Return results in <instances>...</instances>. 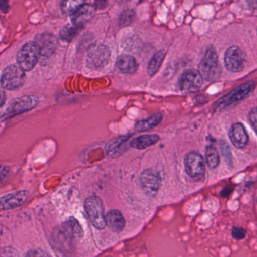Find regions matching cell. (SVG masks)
I'll return each instance as SVG.
<instances>
[{
    "instance_id": "obj_11",
    "label": "cell",
    "mask_w": 257,
    "mask_h": 257,
    "mask_svg": "<svg viewBox=\"0 0 257 257\" xmlns=\"http://www.w3.org/2000/svg\"><path fill=\"white\" fill-rule=\"evenodd\" d=\"M140 184L142 190L147 196L153 197L161 188V178L156 171L146 169L140 174Z\"/></svg>"
},
{
    "instance_id": "obj_19",
    "label": "cell",
    "mask_w": 257,
    "mask_h": 257,
    "mask_svg": "<svg viewBox=\"0 0 257 257\" xmlns=\"http://www.w3.org/2000/svg\"><path fill=\"white\" fill-rule=\"evenodd\" d=\"M162 120L163 115L161 113H156L145 120L139 121L135 125V130L137 132L148 131V130L156 127Z\"/></svg>"
},
{
    "instance_id": "obj_22",
    "label": "cell",
    "mask_w": 257,
    "mask_h": 257,
    "mask_svg": "<svg viewBox=\"0 0 257 257\" xmlns=\"http://www.w3.org/2000/svg\"><path fill=\"white\" fill-rule=\"evenodd\" d=\"M205 157H206L207 163L211 169H216L220 164V154L217 148L214 147L207 146L205 149Z\"/></svg>"
},
{
    "instance_id": "obj_23",
    "label": "cell",
    "mask_w": 257,
    "mask_h": 257,
    "mask_svg": "<svg viewBox=\"0 0 257 257\" xmlns=\"http://www.w3.org/2000/svg\"><path fill=\"white\" fill-rule=\"evenodd\" d=\"M81 29H82L81 27H76V26H73V27H65L60 33V38L63 40L70 42L76 36V35L78 34V32Z\"/></svg>"
},
{
    "instance_id": "obj_16",
    "label": "cell",
    "mask_w": 257,
    "mask_h": 257,
    "mask_svg": "<svg viewBox=\"0 0 257 257\" xmlns=\"http://www.w3.org/2000/svg\"><path fill=\"white\" fill-rule=\"evenodd\" d=\"M106 220L107 226L113 232H121L125 228V220L119 210H110L106 216Z\"/></svg>"
},
{
    "instance_id": "obj_7",
    "label": "cell",
    "mask_w": 257,
    "mask_h": 257,
    "mask_svg": "<svg viewBox=\"0 0 257 257\" xmlns=\"http://www.w3.org/2000/svg\"><path fill=\"white\" fill-rule=\"evenodd\" d=\"M25 81L24 71L17 65H9L5 68L1 75V85L7 90H15L22 87Z\"/></svg>"
},
{
    "instance_id": "obj_3",
    "label": "cell",
    "mask_w": 257,
    "mask_h": 257,
    "mask_svg": "<svg viewBox=\"0 0 257 257\" xmlns=\"http://www.w3.org/2000/svg\"><path fill=\"white\" fill-rule=\"evenodd\" d=\"M39 98L34 95L24 96L22 97L15 99L13 102L9 104L4 112L2 114L1 120H8L15 116L19 115L24 112L31 111L36 108L39 104Z\"/></svg>"
},
{
    "instance_id": "obj_21",
    "label": "cell",
    "mask_w": 257,
    "mask_h": 257,
    "mask_svg": "<svg viewBox=\"0 0 257 257\" xmlns=\"http://www.w3.org/2000/svg\"><path fill=\"white\" fill-rule=\"evenodd\" d=\"M84 3L85 0H62L60 9L64 15H72L84 6Z\"/></svg>"
},
{
    "instance_id": "obj_24",
    "label": "cell",
    "mask_w": 257,
    "mask_h": 257,
    "mask_svg": "<svg viewBox=\"0 0 257 257\" xmlns=\"http://www.w3.org/2000/svg\"><path fill=\"white\" fill-rule=\"evenodd\" d=\"M134 18H135V12L134 11L131 9L124 11L119 18V24L122 27L129 25L134 21Z\"/></svg>"
},
{
    "instance_id": "obj_28",
    "label": "cell",
    "mask_w": 257,
    "mask_h": 257,
    "mask_svg": "<svg viewBox=\"0 0 257 257\" xmlns=\"http://www.w3.org/2000/svg\"><path fill=\"white\" fill-rule=\"evenodd\" d=\"M95 7L102 9L103 6L107 5V0H95Z\"/></svg>"
},
{
    "instance_id": "obj_25",
    "label": "cell",
    "mask_w": 257,
    "mask_h": 257,
    "mask_svg": "<svg viewBox=\"0 0 257 257\" xmlns=\"http://www.w3.org/2000/svg\"><path fill=\"white\" fill-rule=\"evenodd\" d=\"M246 230L241 227H234L232 231V236L237 240H241L245 238Z\"/></svg>"
},
{
    "instance_id": "obj_26",
    "label": "cell",
    "mask_w": 257,
    "mask_h": 257,
    "mask_svg": "<svg viewBox=\"0 0 257 257\" xmlns=\"http://www.w3.org/2000/svg\"><path fill=\"white\" fill-rule=\"evenodd\" d=\"M26 257H51V256L45 250L34 249V250H30L26 255Z\"/></svg>"
},
{
    "instance_id": "obj_12",
    "label": "cell",
    "mask_w": 257,
    "mask_h": 257,
    "mask_svg": "<svg viewBox=\"0 0 257 257\" xmlns=\"http://www.w3.org/2000/svg\"><path fill=\"white\" fill-rule=\"evenodd\" d=\"M28 191L21 190V191L15 192V193H9L1 198V209L5 210L14 209L24 205L28 199Z\"/></svg>"
},
{
    "instance_id": "obj_20",
    "label": "cell",
    "mask_w": 257,
    "mask_h": 257,
    "mask_svg": "<svg viewBox=\"0 0 257 257\" xmlns=\"http://www.w3.org/2000/svg\"><path fill=\"white\" fill-rule=\"evenodd\" d=\"M165 56L166 51L164 50H161L152 57L147 67V72L149 76H153L159 70L160 67L165 58Z\"/></svg>"
},
{
    "instance_id": "obj_10",
    "label": "cell",
    "mask_w": 257,
    "mask_h": 257,
    "mask_svg": "<svg viewBox=\"0 0 257 257\" xmlns=\"http://www.w3.org/2000/svg\"><path fill=\"white\" fill-rule=\"evenodd\" d=\"M202 78L199 71L188 69L180 78L179 88L184 93H193L199 91L203 84Z\"/></svg>"
},
{
    "instance_id": "obj_27",
    "label": "cell",
    "mask_w": 257,
    "mask_h": 257,
    "mask_svg": "<svg viewBox=\"0 0 257 257\" xmlns=\"http://www.w3.org/2000/svg\"><path fill=\"white\" fill-rule=\"evenodd\" d=\"M249 120L251 123L252 126L256 130L257 133V107L253 108L249 113Z\"/></svg>"
},
{
    "instance_id": "obj_13",
    "label": "cell",
    "mask_w": 257,
    "mask_h": 257,
    "mask_svg": "<svg viewBox=\"0 0 257 257\" xmlns=\"http://www.w3.org/2000/svg\"><path fill=\"white\" fill-rule=\"evenodd\" d=\"M35 42L39 47L41 56L43 57H49L55 51L57 39L51 33H42L36 36Z\"/></svg>"
},
{
    "instance_id": "obj_8",
    "label": "cell",
    "mask_w": 257,
    "mask_h": 257,
    "mask_svg": "<svg viewBox=\"0 0 257 257\" xmlns=\"http://www.w3.org/2000/svg\"><path fill=\"white\" fill-rule=\"evenodd\" d=\"M184 168L187 175L194 181H200L205 176V160L197 151H191L186 155Z\"/></svg>"
},
{
    "instance_id": "obj_9",
    "label": "cell",
    "mask_w": 257,
    "mask_h": 257,
    "mask_svg": "<svg viewBox=\"0 0 257 257\" xmlns=\"http://www.w3.org/2000/svg\"><path fill=\"white\" fill-rule=\"evenodd\" d=\"M224 63L225 66L229 72L234 73L241 72L245 66V54L239 47H230L225 54Z\"/></svg>"
},
{
    "instance_id": "obj_29",
    "label": "cell",
    "mask_w": 257,
    "mask_h": 257,
    "mask_svg": "<svg viewBox=\"0 0 257 257\" xmlns=\"http://www.w3.org/2000/svg\"><path fill=\"white\" fill-rule=\"evenodd\" d=\"M2 10L3 12H7L9 10V4H8V0H1Z\"/></svg>"
},
{
    "instance_id": "obj_15",
    "label": "cell",
    "mask_w": 257,
    "mask_h": 257,
    "mask_svg": "<svg viewBox=\"0 0 257 257\" xmlns=\"http://www.w3.org/2000/svg\"><path fill=\"white\" fill-rule=\"evenodd\" d=\"M96 7L90 4H84L76 12L72 15V22L74 26L83 28L84 24L88 22L95 15Z\"/></svg>"
},
{
    "instance_id": "obj_14",
    "label": "cell",
    "mask_w": 257,
    "mask_h": 257,
    "mask_svg": "<svg viewBox=\"0 0 257 257\" xmlns=\"http://www.w3.org/2000/svg\"><path fill=\"white\" fill-rule=\"evenodd\" d=\"M229 136L234 146L238 149L244 148L249 142L247 130L241 123H235L232 125Z\"/></svg>"
},
{
    "instance_id": "obj_6",
    "label": "cell",
    "mask_w": 257,
    "mask_h": 257,
    "mask_svg": "<svg viewBox=\"0 0 257 257\" xmlns=\"http://www.w3.org/2000/svg\"><path fill=\"white\" fill-rule=\"evenodd\" d=\"M110 56L111 53L107 45L95 43L88 49L86 61L88 66L92 69H103L110 62Z\"/></svg>"
},
{
    "instance_id": "obj_1",
    "label": "cell",
    "mask_w": 257,
    "mask_h": 257,
    "mask_svg": "<svg viewBox=\"0 0 257 257\" xmlns=\"http://www.w3.org/2000/svg\"><path fill=\"white\" fill-rule=\"evenodd\" d=\"M84 210L94 227L104 229L107 226V220L104 214V207L102 200L98 196H89L84 201Z\"/></svg>"
},
{
    "instance_id": "obj_5",
    "label": "cell",
    "mask_w": 257,
    "mask_h": 257,
    "mask_svg": "<svg viewBox=\"0 0 257 257\" xmlns=\"http://www.w3.org/2000/svg\"><path fill=\"white\" fill-rule=\"evenodd\" d=\"M255 87H256V84L252 81L241 84L239 87L234 89L232 91L229 92L221 99H219L215 103L216 108L219 110L224 109L230 105L244 100L253 93Z\"/></svg>"
},
{
    "instance_id": "obj_2",
    "label": "cell",
    "mask_w": 257,
    "mask_h": 257,
    "mask_svg": "<svg viewBox=\"0 0 257 257\" xmlns=\"http://www.w3.org/2000/svg\"><path fill=\"white\" fill-rule=\"evenodd\" d=\"M199 73L203 79L211 81L218 77L220 72L219 58L217 51L213 47H209L205 51L199 65Z\"/></svg>"
},
{
    "instance_id": "obj_4",
    "label": "cell",
    "mask_w": 257,
    "mask_h": 257,
    "mask_svg": "<svg viewBox=\"0 0 257 257\" xmlns=\"http://www.w3.org/2000/svg\"><path fill=\"white\" fill-rule=\"evenodd\" d=\"M40 57V49L37 44L35 42H29L18 51L17 62L24 72H29L37 64Z\"/></svg>"
},
{
    "instance_id": "obj_17",
    "label": "cell",
    "mask_w": 257,
    "mask_h": 257,
    "mask_svg": "<svg viewBox=\"0 0 257 257\" xmlns=\"http://www.w3.org/2000/svg\"><path fill=\"white\" fill-rule=\"evenodd\" d=\"M119 72L127 75H132L135 73L138 69V64L135 58L132 56L124 54L118 58L116 63Z\"/></svg>"
},
{
    "instance_id": "obj_30",
    "label": "cell",
    "mask_w": 257,
    "mask_h": 257,
    "mask_svg": "<svg viewBox=\"0 0 257 257\" xmlns=\"http://www.w3.org/2000/svg\"><path fill=\"white\" fill-rule=\"evenodd\" d=\"M247 3L251 9H257V0H247Z\"/></svg>"
},
{
    "instance_id": "obj_18",
    "label": "cell",
    "mask_w": 257,
    "mask_h": 257,
    "mask_svg": "<svg viewBox=\"0 0 257 257\" xmlns=\"http://www.w3.org/2000/svg\"><path fill=\"white\" fill-rule=\"evenodd\" d=\"M159 139V136L157 134L142 135L132 139L130 142V146L135 149L143 150L155 145Z\"/></svg>"
}]
</instances>
